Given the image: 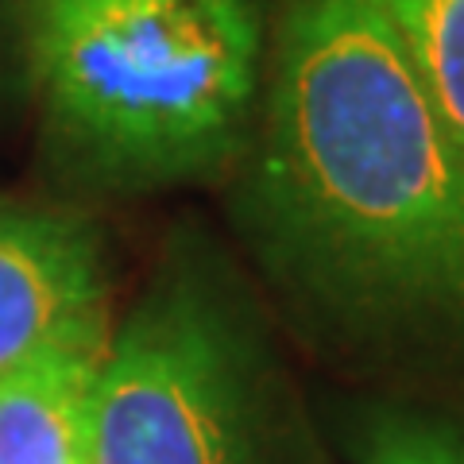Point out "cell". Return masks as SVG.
Returning a JSON list of instances; mask_svg holds the SVG:
<instances>
[{"mask_svg": "<svg viewBox=\"0 0 464 464\" xmlns=\"http://www.w3.org/2000/svg\"><path fill=\"white\" fill-rule=\"evenodd\" d=\"M256 217L290 279L380 325H464V155L375 0H290Z\"/></svg>", "mask_w": 464, "mask_h": 464, "instance_id": "cell-1", "label": "cell"}, {"mask_svg": "<svg viewBox=\"0 0 464 464\" xmlns=\"http://www.w3.org/2000/svg\"><path fill=\"white\" fill-rule=\"evenodd\" d=\"M51 155L97 190L206 179L244 148L264 0H16Z\"/></svg>", "mask_w": 464, "mask_h": 464, "instance_id": "cell-2", "label": "cell"}, {"mask_svg": "<svg viewBox=\"0 0 464 464\" xmlns=\"http://www.w3.org/2000/svg\"><path fill=\"white\" fill-rule=\"evenodd\" d=\"M85 464H267L252 348L198 275L159 279L109 337Z\"/></svg>", "mask_w": 464, "mask_h": 464, "instance_id": "cell-3", "label": "cell"}, {"mask_svg": "<svg viewBox=\"0 0 464 464\" xmlns=\"http://www.w3.org/2000/svg\"><path fill=\"white\" fill-rule=\"evenodd\" d=\"M101 232L78 213L0 198V375L54 348L109 344Z\"/></svg>", "mask_w": 464, "mask_h": 464, "instance_id": "cell-4", "label": "cell"}, {"mask_svg": "<svg viewBox=\"0 0 464 464\" xmlns=\"http://www.w3.org/2000/svg\"><path fill=\"white\" fill-rule=\"evenodd\" d=\"M105 348H54L0 375V464H85V414Z\"/></svg>", "mask_w": 464, "mask_h": 464, "instance_id": "cell-5", "label": "cell"}, {"mask_svg": "<svg viewBox=\"0 0 464 464\" xmlns=\"http://www.w3.org/2000/svg\"><path fill=\"white\" fill-rule=\"evenodd\" d=\"M464 155V0H375Z\"/></svg>", "mask_w": 464, "mask_h": 464, "instance_id": "cell-6", "label": "cell"}, {"mask_svg": "<svg viewBox=\"0 0 464 464\" xmlns=\"http://www.w3.org/2000/svg\"><path fill=\"white\" fill-rule=\"evenodd\" d=\"M356 453L360 464H464V430L441 418L387 411L368 418Z\"/></svg>", "mask_w": 464, "mask_h": 464, "instance_id": "cell-7", "label": "cell"}]
</instances>
